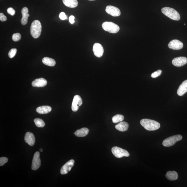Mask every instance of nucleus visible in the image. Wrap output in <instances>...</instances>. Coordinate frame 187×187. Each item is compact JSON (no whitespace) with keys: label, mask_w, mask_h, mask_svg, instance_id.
I'll use <instances>...</instances> for the list:
<instances>
[{"label":"nucleus","mask_w":187,"mask_h":187,"mask_svg":"<svg viewBox=\"0 0 187 187\" xmlns=\"http://www.w3.org/2000/svg\"><path fill=\"white\" fill-rule=\"evenodd\" d=\"M140 123L145 129L148 131L156 130L160 127L159 122L153 120L143 119L140 121Z\"/></svg>","instance_id":"obj_1"},{"label":"nucleus","mask_w":187,"mask_h":187,"mask_svg":"<svg viewBox=\"0 0 187 187\" xmlns=\"http://www.w3.org/2000/svg\"><path fill=\"white\" fill-rule=\"evenodd\" d=\"M42 31L41 24L38 20L33 21L31 26L30 32L31 35L34 39L38 38L40 35Z\"/></svg>","instance_id":"obj_2"},{"label":"nucleus","mask_w":187,"mask_h":187,"mask_svg":"<svg viewBox=\"0 0 187 187\" xmlns=\"http://www.w3.org/2000/svg\"><path fill=\"white\" fill-rule=\"evenodd\" d=\"M162 12L169 18L175 21H179L181 19L179 13L173 8L165 7L162 8Z\"/></svg>","instance_id":"obj_3"},{"label":"nucleus","mask_w":187,"mask_h":187,"mask_svg":"<svg viewBox=\"0 0 187 187\" xmlns=\"http://www.w3.org/2000/svg\"><path fill=\"white\" fill-rule=\"evenodd\" d=\"M102 27L105 31L110 33H117L120 30L119 26L112 22H104L102 24Z\"/></svg>","instance_id":"obj_4"},{"label":"nucleus","mask_w":187,"mask_h":187,"mask_svg":"<svg viewBox=\"0 0 187 187\" xmlns=\"http://www.w3.org/2000/svg\"><path fill=\"white\" fill-rule=\"evenodd\" d=\"M182 139V136L178 135L172 136L164 140L162 142V145L166 147L172 146L178 141Z\"/></svg>","instance_id":"obj_5"},{"label":"nucleus","mask_w":187,"mask_h":187,"mask_svg":"<svg viewBox=\"0 0 187 187\" xmlns=\"http://www.w3.org/2000/svg\"><path fill=\"white\" fill-rule=\"evenodd\" d=\"M112 152L113 155L117 158L129 157L130 156L127 151L118 147H113L112 149Z\"/></svg>","instance_id":"obj_6"},{"label":"nucleus","mask_w":187,"mask_h":187,"mask_svg":"<svg viewBox=\"0 0 187 187\" xmlns=\"http://www.w3.org/2000/svg\"><path fill=\"white\" fill-rule=\"evenodd\" d=\"M40 156V153L38 151L34 153L32 162V169L33 170H37L41 166V160Z\"/></svg>","instance_id":"obj_7"},{"label":"nucleus","mask_w":187,"mask_h":187,"mask_svg":"<svg viewBox=\"0 0 187 187\" xmlns=\"http://www.w3.org/2000/svg\"><path fill=\"white\" fill-rule=\"evenodd\" d=\"M83 101L81 96L79 95H75L73 100L72 109L73 111L76 112L79 110V106L82 105Z\"/></svg>","instance_id":"obj_8"},{"label":"nucleus","mask_w":187,"mask_h":187,"mask_svg":"<svg viewBox=\"0 0 187 187\" xmlns=\"http://www.w3.org/2000/svg\"><path fill=\"white\" fill-rule=\"evenodd\" d=\"M75 161L73 159H71L62 166L61 173L62 175L67 174L74 166Z\"/></svg>","instance_id":"obj_9"},{"label":"nucleus","mask_w":187,"mask_h":187,"mask_svg":"<svg viewBox=\"0 0 187 187\" xmlns=\"http://www.w3.org/2000/svg\"><path fill=\"white\" fill-rule=\"evenodd\" d=\"M93 52L95 56L100 58L103 55L104 49L101 44L99 43H95L93 46Z\"/></svg>","instance_id":"obj_10"},{"label":"nucleus","mask_w":187,"mask_h":187,"mask_svg":"<svg viewBox=\"0 0 187 187\" xmlns=\"http://www.w3.org/2000/svg\"><path fill=\"white\" fill-rule=\"evenodd\" d=\"M106 12L113 16H119L121 15V12L118 8L112 6H108L106 8Z\"/></svg>","instance_id":"obj_11"},{"label":"nucleus","mask_w":187,"mask_h":187,"mask_svg":"<svg viewBox=\"0 0 187 187\" xmlns=\"http://www.w3.org/2000/svg\"><path fill=\"white\" fill-rule=\"evenodd\" d=\"M168 46L172 49L179 50L183 48V44L182 42L177 40H173L169 43Z\"/></svg>","instance_id":"obj_12"},{"label":"nucleus","mask_w":187,"mask_h":187,"mask_svg":"<svg viewBox=\"0 0 187 187\" xmlns=\"http://www.w3.org/2000/svg\"><path fill=\"white\" fill-rule=\"evenodd\" d=\"M172 64L175 66L180 67L185 65L187 63V58L186 57L176 58L173 60Z\"/></svg>","instance_id":"obj_13"},{"label":"nucleus","mask_w":187,"mask_h":187,"mask_svg":"<svg viewBox=\"0 0 187 187\" xmlns=\"http://www.w3.org/2000/svg\"><path fill=\"white\" fill-rule=\"evenodd\" d=\"M47 82L46 80L43 78H40L37 79L33 81L32 83V86L34 87L42 88L46 86Z\"/></svg>","instance_id":"obj_14"},{"label":"nucleus","mask_w":187,"mask_h":187,"mask_svg":"<svg viewBox=\"0 0 187 187\" xmlns=\"http://www.w3.org/2000/svg\"><path fill=\"white\" fill-rule=\"evenodd\" d=\"M24 140L26 143L30 146H33L35 143V138L34 135L30 132L26 133Z\"/></svg>","instance_id":"obj_15"},{"label":"nucleus","mask_w":187,"mask_h":187,"mask_svg":"<svg viewBox=\"0 0 187 187\" xmlns=\"http://www.w3.org/2000/svg\"><path fill=\"white\" fill-rule=\"evenodd\" d=\"M28 12V9L26 7H24L22 10V17L21 20V23L23 25H25L28 23V17L30 16Z\"/></svg>","instance_id":"obj_16"},{"label":"nucleus","mask_w":187,"mask_h":187,"mask_svg":"<svg viewBox=\"0 0 187 187\" xmlns=\"http://www.w3.org/2000/svg\"><path fill=\"white\" fill-rule=\"evenodd\" d=\"M187 92V80L181 84L178 88L177 93L180 96H182Z\"/></svg>","instance_id":"obj_17"},{"label":"nucleus","mask_w":187,"mask_h":187,"mask_svg":"<svg viewBox=\"0 0 187 187\" xmlns=\"http://www.w3.org/2000/svg\"><path fill=\"white\" fill-rule=\"evenodd\" d=\"M52 108L49 106H42L39 107L36 109L37 112L40 114H46L52 111Z\"/></svg>","instance_id":"obj_18"},{"label":"nucleus","mask_w":187,"mask_h":187,"mask_svg":"<svg viewBox=\"0 0 187 187\" xmlns=\"http://www.w3.org/2000/svg\"><path fill=\"white\" fill-rule=\"evenodd\" d=\"M129 124L125 122H121L115 126L117 130L121 132H124L128 130L129 128Z\"/></svg>","instance_id":"obj_19"},{"label":"nucleus","mask_w":187,"mask_h":187,"mask_svg":"<svg viewBox=\"0 0 187 187\" xmlns=\"http://www.w3.org/2000/svg\"><path fill=\"white\" fill-rule=\"evenodd\" d=\"M166 177L167 179L170 181H175L178 179V174L174 171H169L167 172Z\"/></svg>","instance_id":"obj_20"},{"label":"nucleus","mask_w":187,"mask_h":187,"mask_svg":"<svg viewBox=\"0 0 187 187\" xmlns=\"http://www.w3.org/2000/svg\"><path fill=\"white\" fill-rule=\"evenodd\" d=\"M88 132V129L87 128H84L77 130L74 134L78 137H84L87 135Z\"/></svg>","instance_id":"obj_21"},{"label":"nucleus","mask_w":187,"mask_h":187,"mask_svg":"<svg viewBox=\"0 0 187 187\" xmlns=\"http://www.w3.org/2000/svg\"><path fill=\"white\" fill-rule=\"evenodd\" d=\"M64 5L68 7L75 8L78 5L77 0H62Z\"/></svg>","instance_id":"obj_22"},{"label":"nucleus","mask_w":187,"mask_h":187,"mask_svg":"<svg viewBox=\"0 0 187 187\" xmlns=\"http://www.w3.org/2000/svg\"><path fill=\"white\" fill-rule=\"evenodd\" d=\"M42 62L45 65L53 67L55 65L56 62L54 59L51 58L46 57L42 59Z\"/></svg>","instance_id":"obj_23"},{"label":"nucleus","mask_w":187,"mask_h":187,"mask_svg":"<svg viewBox=\"0 0 187 187\" xmlns=\"http://www.w3.org/2000/svg\"><path fill=\"white\" fill-rule=\"evenodd\" d=\"M124 117L123 115L117 114L112 117V121L114 123H119L123 121Z\"/></svg>","instance_id":"obj_24"},{"label":"nucleus","mask_w":187,"mask_h":187,"mask_svg":"<svg viewBox=\"0 0 187 187\" xmlns=\"http://www.w3.org/2000/svg\"><path fill=\"white\" fill-rule=\"evenodd\" d=\"M34 122L36 126L39 128L44 127L45 125L43 120L40 119H35L34 120Z\"/></svg>","instance_id":"obj_25"},{"label":"nucleus","mask_w":187,"mask_h":187,"mask_svg":"<svg viewBox=\"0 0 187 187\" xmlns=\"http://www.w3.org/2000/svg\"><path fill=\"white\" fill-rule=\"evenodd\" d=\"M21 35L19 33H14L13 35L12 39L13 41H19L21 39Z\"/></svg>","instance_id":"obj_26"},{"label":"nucleus","mask_w":187,"mask_h":187,"mask_svg":"<svg viewBox=\"0 0 187 187\" xmlns=\"http://www.w3.org/2000/svg\"><path fill=\"white\" fill-rule=\"evenodd\" d=\"M17 51V50L16 49H12L8 53V55L9 57L10 58H12L15 56L16 54Z\"/></svg>","instance_id":"obj_27"},{"label":"nucleus","mask_w":187,"mask_h":187,"mask_svg":"<svg viewBox=\"0 0 187 187\" xmlns=\"http://www.w3.org/2000/svg\"><path fill=\"white\" fill-rule=\"evenodd\" d=\"M162 73L161 70H159L153 73L151 75V77L153 78H156L161 75Z\"/></svg>","instance_id":"obj_28"},{"label":"nucleus","mask_w":187,"mask_h":187,"mask_svg":"<svg viewBox=\"0 0 187 187\" xmlns=\"http://www.w3.org/2000/svg\"><path fill=\"white\" fill-rule=\"evenodd\" d=\"M8 161L7 158L5 157H2L0 158V166H2L4 165Z\"/></svg>","instance_id":"obj_29"},{"label":"nucleus","mask_w":187,"mask_h":187,"mask_svg":"<svg viewBox=\"0 0 187 187\" xmlns=\"http://www.w3.org/2000/svg\"><path fill=\"white\" fill-rule=\"evenodd\" d=\"M7 12L9 14L13 16L15 14V11L14 9L12 7L8 8L7 10Z\"/></svg>","instance_id":"obj_30"},{"label":"nucleus","mask_w":187,"mask_h":187,"mask_svg":"<svg viewBox=\"0 0 187 187\" xmlns=\"http://www.w3.org/2000/svg\"><path fill=\"white\" fill-rule=\"evenodd\" d=\"M59 17L60 19L62 20H64L67 19V17L65 13L63 12H62L60 13Z\"/></svg>","instance_id":"obj_31"},{"label":"nucleus","mask_w":187,"mask_h":187,"mask_svg":"<svg viewBox=\"0 0 187 187\" xmlns=\"http://www.w3.org/2000/svg\"><path fill=\"white\" fill-rule=\"evenodd\" d=\"M0 20L2 22L5 21L7 20V18L3 13H0Z\"/></svg>","instance_id":"obj_32"},{"label":"nucleus","mask_w":187,"mask_h":187,"mask_svg":"<svg viewBox=\"0 0 187 187\" xmlns=\"http://www.w3.org/2000/svg\"><path fill=\"white\" fill-rule=\"evenodd\" d=\"M75 19V17L71 15L69 17V21H70V23L71 24H73L75 22L74 19Z\"/></svg>","instance_id":"obj_33"},{"label":"nucleus","mask_w":187,"mask_h":187,"mask_svg":"<svg viewBox=\"0 0 187 187\" xmlns=\"http://www.w3.org/2000/svg\"><path fill=\"white\" fill-rule=\"evenodd\" d=\"M40 151H41V152H42V151H43V150H42V149L41 148L40 149Z\"/></svg>","instance_id":"obj_34"},{"label":"nucleus","mask_w":187,"mask_h":187,"mask_svg":"<svg viewBox=\"0 0 187 187\" xmlns=\"http://www.w3.org/2000/svg\"><path fill=\"white\" fill-rule=\"evenodd\" d=\"M88 1H95V0H88Z\"/></svg>","instance_id":"obj_35"}]
</instances>
